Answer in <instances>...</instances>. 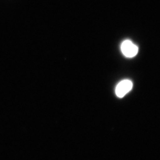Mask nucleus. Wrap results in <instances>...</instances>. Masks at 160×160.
Here are the masks:
<instances>
[{
	"mask_svg": "<svg viewBox=\"0 0 160 160\" xmlns=\"http://www.w3.org/2000/svg\"><path fill=\"white\" fill-rule=\"evenodd\" d=\"M121 50L125 57L132 58L137 55L138 48L137 45L133 43L131 41L126 40L122 43Z\"/></svg>",
	"mask_w": 160,
	"mask_h": 160,
	"instance_id": "obj_1",
	"label": "nucleus"
},
{
	"mask_svg": "<svg viewBox=\"0 0 160 160\" xmlns=\"http://www.w3.org/2000/svg\"><path fill=\"white\" fill-rule=\"evenodd\" d=\"M133 83L131 81L125 80L120 82L116 86L115 92L118 97H123L126 94L130 92L132 88Z\"/></svg>",
	"mask_w": 160,
	"mask_h": 160,
	"instance_id": "obj_2",
	"label": "nucleus"
}]
</instances>
